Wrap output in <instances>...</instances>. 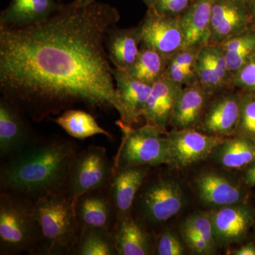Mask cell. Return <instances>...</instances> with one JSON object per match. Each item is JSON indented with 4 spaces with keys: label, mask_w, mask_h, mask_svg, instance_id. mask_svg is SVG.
Here are the masks:
<instances>
[{
    "label": "cell",
    "mask_w": 255,
    "mask_h": 255,
    "mask_svg": "<svg viewBox=\"0 0 255 255\" xmlns=\"http://www.w3.org/2000/svg\"><path fill=\"white\" fill-rule=\"evenodd\" d=\"M120 20L104 3L61 5L41 22L0 28V91L31 122L82 106L118 110L106 42Z\"/></svg>",
    "instance_id": "cell-1"
},
{
    "label": "cell",
    "mask_w": 255,
    "mask_h": 255,
    "mask_svg": "<svg viewBox=\"0 0 255 255\" xmlns=\"http://www.w3.org/2000/svg\"><path fill=\"white\" fill-rule=\"evenodd\" d=\"M80 151L71 139L39 137L18 153L1 161L0 191L33 201L65 192L69 172Z\"/></svg>",
    "instance_id": "cell-2"
},
{
    "label": "cell",
    "mask_w": 255,
    "mask_h": 255,
    "mask_svg": "<svg viewBox=\"0 0 255 255\" xmlns=\"http://www.w3.org/2000/svg\"><path fill=\"white\" fill-rule=\"evenodd\" d=\"M75 204L65 192L34 201L41 231L38 255H72L80 233Z\"/></svg>",
    "instance_id": "cell-3"
},
{
    "label": "cell",
    "mask_w": 255,
    "mask_h": 255,
    "mask_svg": "<svg viewBox=\"0 0 255 255\" xmlns=\"http://www.w3.org/2000/svg\"><path fill=\"white\" fill-rule=\"evenodd\" d=\"M41 241L34 201L0 191V255H38Z\"/></svg>",
    "instance_id": "cell-4"
},
{
    "label": "cell",
    "mask_w": 255,
    "mask_h": 255,
    "mask_svg": "<svg viewBox=\"0 0 255 255\" xmlns=\"http://www.w3.org/2000/svg\"><path fill=\"white\" fill-rule=\"evenodd\" d=\"M122 137L113 159L114 172L128 167H155L168 162V144L166 134L157 127L145 124L133 128L122 121L117 122Z\"/></svg>",
    "instance_id": "cell-5"
},
{
    "label": "cell",
    "mask_w": 255,
    "mask_h": 255,
    "mask_svg": "<svg viewBox=\"0 0 255 255\" xmlns=\"http://www.w3.org/2000/svg\"><path fill=\"white\" fill-rule=\"evenodd\" d=\"M184 196L181 186L173 179L161 176L150 179L148 174L135 199L134 217L148 230L161 226L182 211Z\"/></svg>",
    "instance_id": "cell-6"
},
{
    "label": "cell",
    "mask_w": 255,
    "mask_h": 255,
    "mask_svg": "<svg viewBox=\"0 0 255 255\" xmlns=\"http://www.w3.org/2000/svg\"><path fill=\"white\" fill-rule=\"evenodd\" d=\"M114 174V163L101 146H89L75 156L69 172L65 193L76 202L86 193L108 187Z\"/></svg>",
    "instance_id": "cell-7"
},
{
    "label": "cell",
    "mask_w": 255,
    "mask_h": 255,
    "mask_svg": "<svg viewBox=\"0 0 255 255\" xmlns=\"http://www.w3.org/2000/svg\"><path fill=\"white\" fill-rule=\"evenodd\" d=\"M166 137L168 144L167 164L179 169L208 158L225 139L197 128L174 129L166 133Z\"/></svg>",
    "instance_id": "cell-8"
},
{
    "label": "cell",
    "mask_w": 255,
    "mask_h": 255,
    "mask_svg": "<svg viewBox=\"0 0 255 255\" xmlns=\"http://www.w3.org/2000/svg\"><path fill=\"white\" fill-rule=\"evenodd\" d=\"M138 26L141 33L140 47L155 50L168 59L185 47L179 18L159 14L151 7Z\"/></svg>",
    "instance_id": "cell-9"
},
{
    "label": "cell",
    "mask_w": 255,
    "mask_h": 255,
    "mask_svg": "<svg viewBox=\"0 0 255 255\" xmlns=\"http://www.w3.org/2000/svg\"><path fill=\"white\" fill-rule=\"evenodd\" d=\"M29 119L17 107L1 97L0 100V158L18 153L39 136L32 128Z\"/></svg>",
    "instance_id": "cell-10"
},
{
    "label": "cell",
    "mask_w": 255,
    "mask_h": 255,
    "mask_svg": "<svg viewBox=\"0 0 255 255\" xmlns=\"http://www.w3.org/2000/svg\"><path fill=\"white\" fill-rule=\"evenodd\" d=\"M242 94L241 90L218 94L210 101L198 130L222 137L234 135L241 117Z\"/></svg>",
    "instance_id": "cell-11"
},
{
    "label": "cell",
    "mask_w": 255,
    "mask_h": 255,
    "mask_svg": "<svg viewBox=\"0 0 255 255\" xmlns=\"http://www.w3.org/2000/svg\"><path fill=\"white\" fill-rule=\"evenodd\" d=\"M209 214L217 246H228L244 241L255 226V209L249 202L224 206Z\"/></svg>",
    "instance_id": "cell-12"
},
{
    "label": "cell",
    "mask_w": 255,
    "mask_h": 255,
    "mask_svg": "<svg viewBox=\"0 0 255 255\" xmlns=\"http://www.w3.org/2000/svg\"><path fill=\"white\" fill-rule=\"evenodd\" d=\"M251 27L248 0H215L209 43L219 44Z\"/></svg>",
    "instance_id": "cell-13"
},
{
    "label": "cell",
    "mask_w": 255,
    "mask_h": 255,
    "mask_svg": "<svg viewBox=\"0 0 255 255\" xmlns=\"http://www.w3.org/2000/svg\"><path fill=\"white\" fill-rule=\"evenodd\" d=\"M113 75L120 121L127 125L133 126L142 118L152 85L132 78L127 72L117 68H113Z\"/></svg>",
    "instance_id": "cell-14"
},
{
    "label": "cell",
    "mask_w": 255,
    "mask_h": 255,
    "mask_svg": "<svg viewBox=\"0 0 255 255\" xmlns=\"http://www.w3.org/2000/svg\"><path fill=\"white\" fill-rule=\"evenodd\" d=\"M75 209L80 231L95 227L115 232L118 218L108 187L83 194L75 202Z\"/></svg>",
    "instance_id": "cell-15"
},
{
    "label": "cell",
    "mask_w": 255,
    "mask_h": 255,
    "mask_svg": "<svg viewBox=\"0 0 255 255\" xmlns=\"http://www.w3.org/2000/svg\"><path fill=\"white\" fill-rule=\"evenodd\" d=\"M149 173L150 167L147 166L125 167L114 172L108 191L117 211L118 223L132 216L137 194Z\"/></svg>",
    "instance_id": "cell-16"
},
{
    "label": "cell",
    "mask_w": 255,
    "mask_h": 255,
    "mask_svg": "<svg viewBox=\"0 0 255 255\" xmlns=\"http://www.w3.org/2000/svg\"><path fill=\"white\" fill-rule=\"evenodd\" d=\"M184 87L164 75L152 85L142 118L146 124L157 127L163 133L170 125L174 107Z\"/></svg>",
    "instance_id": "cell-17"
},
{
    "label": "cell",
    "mask_w": 255,
    "mask_h": 255,
    "mask_svg": "<svg viewBox=\"0 0 255 255\" xmlns=\"http://www.w3.org/2000/svg\"><path fill=\"white\" fill-rule=\"evenodd\" d=\"M196 187L206 205L221 208L248 202L249 194L246 188L216 172L200 174L196 178Z\"/></svg>",
    "instance_id": "cell-18"
},
{
    "label": "cell",
    "mask_w": 255,
    "mask_h": 255,
    "mask_svg": "<svg viewBox=\"0 0 255 255\" xmlns=\"http://www.w3.org/2000/svg\"><path fill=\"white\" fill-rule=\"evenodd\" d=\"M213 97L199 82L184 87L174 107L170 125L177 130L197 128Z\"/></svg>",
    "instance_id": "cell-19"
},
{
    "label": "cell",
    "mask_w": 255,
    "mask_h": 255,
    "mask_svg": "<svg viewBox=\"0 0 255 255\" xmlns=\"http://www.w3.org/2000/svg\"><path fill=\"white\" fill-rule=\"evenodd\" d=\"M115 242L118 255L155 254V238L141 221L132 216L119 221Z\"/></svg>",
    "instance_id": "cell-20"
},
{
    "label": "cell",
    "mask_w": 255,
    "mask_h": 255,
    "mask_svg": "<svg viewBox=\"0 0 255 255\" xmlns=\"http://www.w3.org/2000/svg\"><path fill=\"white\" fill-rule=\"evenodd\" d=\"M215 0H192L179 17L185 47L200 48L209 43L211 21Z\"/></svg>",
    "instance_id": "cell-21"
},
{
    "label": "cell",
    "mask_w": 255,
    "mask_h": 255,
    "mask_svg": "<svg viewBox=\"0 0 255 255\" xmlns=\"http://www.w3.org/2000/svg\"><path fill=\"white\" fill-rule=\"evenodd\" d=\"M54 0H11L1 13L0 28H15L41 22L59 9Z\"/></svg>",
    "instance_id": "cell-22"
},
{
    "label": "cell",
    "mask_w": 255,
    "mask_h": 255,
    "mask_svg": "<svg viewBox=\"0 0 255 255\" xmlns=\"http://www.w3.org/2000/svg\"><path fill=\"white\" fill-rule=\"evenodd\" d=\"M141 33L139 26L112 28L107 35L106 47L115 68L127 71L137 60L140 50Z\"/></svg>",
    "instance_id": "cell-23"
},
{
    "label": "cell",
    "mask_w": 255,
    "mask_h": 255,
    "mask_svg": "<svg viewBox=\"0 0 255 255\" xmlns=\"http://www.w3.org/2000/svg\"><path fill=\"white\" fill-rule=\"evenodd\" d=\"M211 156L224 168L245 170L255 163V140L242 135L225 137Z\"/></svg>",
    "instance_id": "cell-24"
},
{
    "label": "cell",
    "mask_w": 255,
    "mask_h": 255,
    "mask_svg": "<svg viewBox=\"0 0 255 255\" xmlns=\"http://www.w3.org/2000/svg\"><path fill=\"white\" fill-rule=\"evenodd\" d=\"M50 120L58 124L70 137L78 140L97 135H103L112 140V134L101 127L94 116L84 110L70 109L59 117Z\"/></svg>",
    "instance_id": "cell-25"
},
{
    "label": "cell",
    "mask_w": 255,
    "mask_h": 255,
    "mask_svg": "<svg viewBox=\"0 0 255 255\" xmlns=\"http://www.w3.org/2000/svg\"><path fill=\"white\" fill-rule=\"evenodd\" d=\"M218 45L234 76L255 53V28H250Z\"/></svg>",
    "instance_id": "cell-26"
},
{
    "label": "cell",
    "mask_w": 255,
    "mask_h": 255,
    "mask_svg": "<svg viewBox=\"0 0 255 255\" xmlns=\"http://www.w3.org/2000/svg\"><path fill=\"white\" fill-rule=\"evenodd\" d=\"M72 255H118L115 232L102 228L82 230Z\"/></svg>",
    "instance_id": "cell-27"
},
{
    "label": "cell",
    "mask_w": 255,
    "mask_h": 255,
    "mask_svg": "<svg viewBox=\"0 0 255 255\" xmlns=\"http://www.w3.org/2000/svg\"><path fill=\"white\" fill-rule=\"evenodd\" d=\"M168 62V58L158 52L140 47L137 60L126 72L132 78L152 85L164 76Z\"/></svg>",
    "instance_id": "cell-28"
},
{
    "label": "cell",
    "mask_w": 255,
    "mask_h": 255,
    "mask_svg": "<svg viewBox=\"0 0 255 255\" xmlns=\"http://www.w3.org/2000/svg\"><path fill=\"white\" fill-rule=\"evenodd\" d=\"M196 73L198 82L211 95H218L229 90L215 70L203 46L198 53Z\"/></svg>",
    "instance_id": "cell-29"
},
{
    "label": "cell",
    "mask_w": 255,
    "mask_h": 255,
    "mask_svg": "<svg viewBox=\"0 0 255 255\" xmlns=\"http://www.w3.org/2000/svg\"><path fill=\"white\" fill-rule=\"evenodd\" d=\"M243 92V91H242ZM236 135H242L255 140V95L243 92L241 117Z\"/></svg>",
    "instance_id": "cell-30"
},
{
    "label": "cell",
    "mask_w": 255,
    "mask_h": 255,
    "mask_svg": "<svg viewBox=\"0 0 255 255\" xmlns=\"http://www.w3.org/2000/svg\"><path fill=\"white\" fill-rule=\"evenodd\" d=\"M180 231L186 246L194 254L209 255L216 253V246L203 239L187 221H184L181 226Z\"/></svg>",
    "instance_id": "cell-31"
},
{
    "label": "cell",
    "mask_w": 255,
    "mask_h": 255,
    "mask_svg": "<svg viewBox=\"0 0 255 255\" xmlns=\"http://www.w3.org/2000/svg\"><path fill=\"white\" fill-rule=\"evenodd\" d=\"M155 254L182 255L185 254V249L177 235L170 231H164L155 238Z\"/></svg>",
    "instance_id": "cell-32"
},
{
    "label": "cell",
    "mask_w": 255,
    "mask_h": 255,
    "mask_svg": "<svg viewBox=\"0 0 255 255\" xmlns=\"http://www.w3.org/2000/svg\"><path fill=\"white\" fill-rule=\"evenodd\" d=\"M233 86L255 95V53L233 76Z\"/></svg>",
    "instance_id": "cell-33"
},
{
    "label": "cell",
    "mask_w": 255,
    "mask_h": 255,
    "mask_svg": "<svg viewBox=\"0 0 255 255\" xmlns=\"http://www.w3.org/2000/svg\"><path fill=\"white\" fill-rule=\"evenodd\" d=\"M186 221L203 239L213 246H217L214 240L212 223L209 213H197L191 215Z\"/></svg>",
    "instance_id": "cell-34"
},
{
    "label": "cell",
    "mask_w": 255,
    "mask_h": 255,
    "mask_svg": "<svg viewBox=\"0 0 255 255\" xmlns=\"http://www.w3.org/2000/svg\"><path fill=\"white\" fill-rule=\"evenodd\" d=\"M192 0H157L154 9L159 14L179 18L187 9Z\"/></svg>",
    "instance_id": "cell-35"
},
{
    "label": "cell",
    "mask_w": 255,
    "mask_h": 255,
    "mask_svg": "<svg viewBox=\"0 0 255 255\" xmlns=\"http://www.w3.org/2000/svg\"><path fill=\"white\" fill-rule=\"evenodd\" d=\"M243 182L248 187H255V163L245 169Z\"/></svg>",
    "instance_id": "cell-36"
},
{
    "label": "cell",
    "mask_w": 255,
    "mask_h": 255,
    "mask_svg": "<svg viewBox=\"0 0 255 255\" xmlns=\"http://www.w3.org/2000/svg\"><path fill=\"white\" fill-rule=\"evenodd\" d=\"M231 255H255V243H248L233 251Z\"/></svg>",
    "instance_id": "cell-37"
},
{
    "label": "cell",
    "mask_w": 255,
    "mask_h": 255,
    "mask_svg": "<svg viewBox=\"0 0 255 255\" xmlns=\"http://www.w3.org/2000/svg\"><path fill=\"white\" fill-rule=\"evenodd\" d=\"M249 5L252 17V25H253V28H255V0H251L249 1Z\"/></svg>",
    "instance_id": "cell-38"
},
{
    "label": "cell",
    "mask_w": 255,
    "mask_h": 255,
    "mask_svg": "<svg viewBox=\"0 0 255 255\" xmlns=\"http://www.w3.org/2000/svg\"><path fill=\"white\" fill-rule=\"evenodd\" d=\"M142 1L147 5V7L151 8L155 6L156 1H157V0H142Z\"/></svg>",
    "instance_id": "cell-39"
},
{
    "label": "cell",
    "mask_w": 255,
    "mask_h": 255,
    "mask_svg": "<svg viewBox=\"0 0 255 255\" xmlns=\"http://www.w3.org/2000/svg\"><path fill=\"white\" fill-rule=\"evenodd\" d=\"M78 4L82 5H86L91 4V3L95 1V0H75Z\"/></svg>",
    "instance_id": "cell-40"
},
{
    "label": "cell",
    "mask_w": 255,
    "mask_h": 255,
    "mask_svg": "<svg viewBox=\"0 0 255 255\" xmlns=\"http://www.w3.org/2000/svg\"><path fill=\"white\" fill-rule=\"evenodd\" d=\"M248 1H251V0H248Z\"/></svg>",
    "instance_id": "cell-41"
},
{
    "label": "cell",
    "mask_w": 255,
    "mask_h": 255,
    "mask_svg": "<svg viewBox=\"0 0 255 255\" xmlns=\"http://www.w3.org/2000/svg\"></svg>",
    "instance_id": "cell-42"
}]
</instances>
